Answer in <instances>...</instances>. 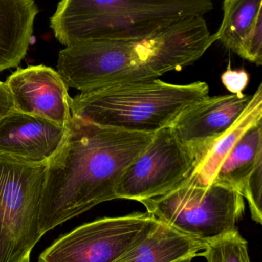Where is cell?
<instances>
[{
  "instance_id": "1",
  "label": "cell",
  "mask_w": 262,
  "mask_h": 262,
  "mask_svg": "<svg viewBox=\"0 0 262 262\" xmlns=\"http://www.w3.org/2000/svg\"><path fill=\"white\" fill-rule=\"evenodd\" d=\"M154 136L73 116L63 143L47 163L39 215L41 234L102 202L117 199L121 178Z\"/></svg>"
},
{
  "instance_id": "2",
  "label": "cell",
  "mask_w": 262,
  "mask_h": 262,
  "mask_svg": "<svg viewBox=\"0 0 262 262\" xmlns=\"http://www.w3.org/2000/svg\"><path fill=\"white\" fill-rule=\"evenodd\" d=\"M215 42L204 18H191L146 37L72 44L59 52L56 71L80 93L155 80L192 65Z\"/></svg>"
},
{
  "instance_id": "3",
  "label": "cell",
  "mask_w": 262,
  "mask_h": 262,
  "mask_svg": "<svg viewBox=\"0 0 262 262\" xmlns=\"http://www.w3.org/2000/svg\"><path fill=\"white\" fill-rule=\"evenodd\" d=\"M213 8L210 0H63L50 18V27L66 47L84 41L138 39L203 17Z\"/></svg>"
},
{
  "instance_id": "4",
  "label": "cell",
  "mask_w": 262,
  "mask_h": 262,
  "mask_svg": "<svg viewBox=\"0 0 262 262\" xmlns=\"http://www.w3.org/2000/svg\"><path fill=\"white\" fill-rule=\"evenodd\" d=\"M205 82L185 85L160 79L112 85L70 99L72 116L101 126L156 134L208 96Z\"/></svg>"
},
{
  "instance_id": "5",
  "label": "cell",
  "mask_w": 262,
  "mask_h": 262,
  "mask_svg": "<svg viewBox=\"0 0 262 262\" xmlns=\"http://www.w3.org/2000/svg\"><path fill=\"white\" fill-rule=\"evenodd\" d=\"M140 202L161 222L206 243L237 230L245 210L242 194L217 184L204 187L186 182Z\"/></svg>"
},
{
  "instance_id": "6",
  "label": "cell",
  "mask_w": 262,
  "mask_h": 262,
  "mask_svg": "<svg viewBox=\"0 0 262 262\" xmlns=\"http://www.w3.org/2000/svg\"><path fill=\"white\" fill-rule=\"evenodd\" d=\"M47 168L0 154V262H20L42 237L39 215Z\"/></svg>"
},
{
  "instance_id": "7",
  "label": "cell",
  "mask_w": 262,
  "mask_h": 262,
  "mask_svg": "<svg viewBox=\"0 0 262 262\" xmlns=\"http://www.w3.org/2000/svg\"><path fill=\"white\" fill-rule=\"evenodd\" d=\"M159 220L148 212L103 217L55 241L39 262H116L142 242Z\"/></svg>"
},
{
  "instance_id": "8",
  "label": "cell",
  "mask_w": 262,
  "mask_h": 262,
  "mask_svg": "<svg viewBox=\"0 0 262 262\" xmlns=\"http://www.w3.org/2000/svg\"><path fill=\"white\" fill-rule=\"evenodd\" d=\"M199 165L195 151L170 127L164 128L127 168L116 187V199L140 202L163 195L185 183Z\"/></svg>"
},
{
  "instance_id": "9",
  "label": "cell",
  "mask_w": 262,
  "mask_h": 262,
  "mask_svg": "<svg viewBox=\"0 0 262 262\" xmlns=\"http://www.w3.org/2000/svg\"><path fill=\"white\" fill-rule=\"evenodd\" d=\"M13 108L61 126L71 122L68 87L56 70L44 65L18 69L6 81Z\"/></svg>"
},
{
  "instance_id": "10",
  "label": "cell",
  "mask_w": 262,
  "mask_h": 262,
  "mask_svg": "<svg viewBox=\"0 0 262 262\" xmlns=\"http://www.w3.org/2000/svg\"><path fill=\"white\" fill-rule=\"evenodd\" d=\"M251 97L245 93L206 96L182 113L170 128L195 151L200 164L211 145L242 116Z\"/></svg>"
},
{
  "instance_id": "11",
  "label": "cell",
  "mask_w": 262,
  "mask_h": 262,
  "mask_svg": "<svg viewBox=\"0 0 262 262\" xmlns=\"http://www.w3.org/2000/svg\"><path fill=\"white\" fill-rule=\"evenodd\" d=\"M67 133V127L13 110L0 118V154L27 163H48Z\"/></svg>"
},
{
  "instance_id": "12",
  "label": "cell",
  "mask_w": 262,
  "mask_h": 262,
  "mask_svg": "<svg viewBox=\"0 0 262 262\" xmlns=\"http://www.w3.org/2000/svg\"><path fill=\"white\" fill-rule=\"evenodd\" d=\"M217 41L242 59L262 63L261 0H225Z\"/></svg>"
},
{
  "instance_id": "13",
  "label": "cell",
  "mask_w": 262,
  "mask_h": 262,
  "mask_svg": "<svg viewBox=\"0 0 262 262\" xmlns=\"http://www.w3.org/2000/svg\"><path fill=\"white\" fill-rule=\"evenodd\" d=\"M39 7L33 0H0V72L27 56Z\"/></svg>"
},
{
  "instance_id": "14",
  "label": "cell",
  "mask_w": 262,
  "mask_h": 262,
  "mask_svg": "<svg viewBox=\"0 0 262 262\" xmlns=\"http://www.w3.org/2000/svg\"><path fill=\"white\" fill-rule=\"evenodd\" d=\"M206 242L159 221L149 234L116 262H176L200 255Z\"/></svg>"
},
{
  "instance_id": "15",
  "label": "cell",
  "mask_w": 262,
  "mask_h": 262,
  "mask_svg": "<svg viewBox=\"0 0 262 262\" xmlns=\"http://www.w3.org/2000/svg\"><path fill=\"white\" fill-rule=\"evenodd\" d=\"M260 170H262L261 122L249 128L233 147L221 164L212 184L228 187L242 195L248 181Z\"/></svg>"
},
{
  "instance_id": "16",
  "label": "cell",
  "mask_w": 262,
  "mask_h": 262,
  "mask_svg": "<svg viewBox=\"0 0 262 262\" xmlns=\"http://www.w3.org/2000/svg\"><path fill=\"white\" fill-rule=\"evenodd\" d=\"M262 119V85L260 84L245 111L234 125L211 145L205 159L199 164L191 177L187 182L207 187L213 179L228 153L251 127Z\"/></svg>"
},
{
  "instance_id": "17",
  "label": "cell",
  "mask_w": 262,
  "mask_h": 262,
  "mask_svg": "<svg viewBox=\"0 0 262 262\" xmlns=\"http://www.w3.org/2000/svg\"><path fill=\"white\" fill-rule=\"evenodd\" d=\"M199 256L207 262H251L248 242L237 230L207 242Z\"/></svg>"
},
{
  "instance_id": "18",
  "label": "cell",
  "mask_w": 262,
  "mask_h": 262,
  "mask_svg": "<svg viewBox=\"0 0 262 262\" xmlns=\"http://www.w3.org/2000/svg\"><path fill=\"white\" fill-rule=\"evenodd\" d=\"M221 79L224 86L231 94L240 95L248 86L250 76L244 69L232 70L229 62L227 70L222 73Z\"/></svg>"
},
{
  "instance_id": "19",
  "label": "cell",
  "mask_w": 262,
  "mask_h": 262,
  "mask_svg": "<svg viewBox=\"0 0 262 262\" xmlns=\"http://www.w3.org/2000/svg\"><path fill=\"white\" fill-rule=\"evenodd\" d=\"M13 100L5 82L0 81V118L13 111Z\"/></svg>"
},
{
  "instance_id": "20",
  "label": "cell",
  "mask_w": 262,
  "mask_h": 262,
  "mask_svg": "<svg viewBox=\"0 0 262 262\" xmlns=\"http://www.w3.org/2000/svg\"><path fill=\"white\" fill-rule=\"evenodd\" d=\"M30 255H31V254H28V255L24 257L20 262H30Z\"/></svg>"
},
{
  "instance_id": "21",
  "label": "cell",
  "mask_w": 262,
  "mask_h": 262,
  "mask_svg": "<svg viewBox=\"0 0 262 262\" xmlns=\"http://www.w3.org/2000/svg\"><path fill=\"white\" fill-rule=\"evenodd\" d=\"M191 260H192V259L187 258V259H183V260H178V261H176V262H191Z\"/></svg>"
}]
</instances>
